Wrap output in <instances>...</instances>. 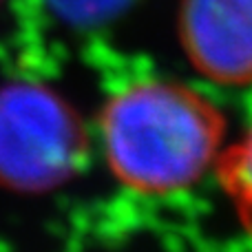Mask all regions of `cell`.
<instances>
[{
  "instance_id": "3",
  "label": "cell",
  "mask_w": 252,
  "mask_h": 252,
  "mask_svg": "<svg viewBox=\"0 0 252 252\" xmlns=\"http://www.w3.org/2000/svg\"><path fill=\"white\" fill-rule=\"evenodd\" d=\"M179 40L201 75L252 82V0H182Z\"/></svg>"
},
{
  "instance_id": "5",
  "label": "cell",
  "mask_w": 252,
  "mask_h": 252,
  "mask_svg": "<svg viewBox=\"0 0 252 252\" xmlns=\"http://www.w3.org/2000/svg\"><path fill=\"white\" fill-rule=\"evenodd\" d=\"M51 9L71 25L93 27L120 16L133 0H47Z\"/></svg>"
},
{
  "instance_id": "4",
  "label": "cell",
  "mask_w": 252,
  "mask_h": 252,
  "mask_svg": "<svg viewBox=\"0 0 252 252\" xmlns=\"http://www.w3.org/2000/svg\"><path fill=\"white\" fill-rule=\"evenodd\" d=\"M217 177L239 221L252 235V104L241 139L217 157Z\"/></svg>"
},
{
  "instance_id": "1",
  "label": "cell",
  "mask_w": 252,
  "mask_h": 252,
  "mask_svg": "<svg viewBox=\"0 0 252 252\" xmlns=\"http://www.w3.org/2000/svg\"><path fill=\"white\" fill-rule=\"evenodd\" d=\"M111 173L142 195L188 188L217 161L226 120L188 84L142 78L106 100L100 115Z\"/></svg>"
},
{
  "instance_id": "2",
  "label": "cell",
  "mask_w": 252,
  "mask_h": 252,
  "mask_svg": "<svg viewBox=\"0 0 252 252\" xmlns=\"http://www.w3.org/2000/svg\"><path fill=\"white\" fill-rule=\"evenodd\" d=\"M87 155L78 115L62 97L38 84L0 91V182L42 190L69 179Z\"/></svg>"
}]
</instances>
